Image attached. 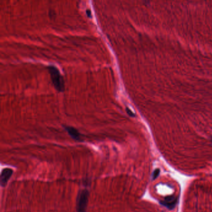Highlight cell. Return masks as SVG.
I'll list each match as a JSON object with an SVG mask.
<instances>
[{
    "instance_id": "obj_5",
    "label": "cell",
    "mask_w": 212,
    "mask_h": 212,
    "mask_svg": "<svg viewBox=\"0 0 212 212\" xmlns=\"http://www.w3.org/2000/svg\"><path fill=\"white\" fill-rule=\"evenodd\" d=\"M177 201H178V199L177 198V197L170 196L165 198L164 200L161 202V204L165 206V207L168 208L169 209L172 210L176 207Z\"/></svg>"
},
{
    "instance_id": "obj_3",
    "label": "cell",
    "mask_w": 212,
    "mask_h": 212,
    "mask_svg": "<svg viewBox=\"0 0 212 212\" xmlns=\"http://www.w3.org/2000/svg\"><path fill=\"white\" fill-rule=\"evenodd\" d=\"M65 130L67 131L69 134L70 136V137L72 138L73 140H74L75 141H78V142H81L84 141L81 136V134L78 132V131L77 129L73 128L72 126H64Z\"/></svg>"
},
{
    "instance_id": "obj_6",
    "label": "cell",
    "mask_w": 212,
    "mask_h": 212,
    "mask_svg": "<svg viewBox=\"0 0 212 212\" xmlns=\"http://www.w3.org/2000/svg\"><path fill=\"white\" fill-rule=\"evenodd\" d=\"M160 174V170L159 169H155L153 173H152V180H154L157 177H158L159 176V175Z\"/></svg>"
},
{
    "instance_id": "obj_4",
    "label": "cell",
    "mask_w": 212,
    "mask_h": 212,
    "mask_svg": "<svg viewBox=\"0 0 212 212\" xmlns=\"http://www.w3.org/2000/svg\"><path fill=\"white\" fill-rule=\"evenodd\" d=\"M13 171L10 168H5L3 169L1 174V186L5 187L13 175Z\"/></svg>"
},
{
    "instance_id": "obj_7",
    "label": "cell",
    "mask_w": 212,
    "mask_h": 212,
    "mask_svg": "<svg viewBox=\"0 0 212 212\" xmlns=\"http://www.w3.org/2000/svg\"><path fill=\"white\" fill-rule=\"evenodd\" d=\"M126 112L128 113V114L129 115H130V116H132V117L135 116V115L131 111V110H130V109L128 108H126Z\"/></svg>"
},
{
    "instance_id": "obj_9",
    "label": "cell",
    "mask_w": 212,
    "mask_h": 212,
    "mask_svg": "<svg viewBox=\"0 0 212 212\" xmlns=\"http://www.w3.org/2000/svg\"><path fill=\"white\" fill-rule=\"evenodd\" d=\"M211 142H212V138H211Z\"/></svg>"
},
{
    "instance_id": "obj_8",
    "label": "cell",
    "mask_w": 212,
    "mask_h": 212,
    "mask_svg": "<svg viewBox=\"0 0 212 212\" xmlns=\"http://www.w3.org/2000/svg\"><path fill=\"white\" fill-rule=\"evenodd\" d=\"M87 14H88V17H91V11H90V10H87Z\"/></svg>"
},
{
    "instance_id": "obj_2",
    "label": "cell",
    "mask_w": 212,
    "mask_h": 212,
    "mask_svg": "<svg viewBox=\"0 0 212 212\" xmlns=\"http://www.w3.org/2000/svg\"><path fill=\"white\" fill-rule=\"evenodd\" d=\"M89 192L87 189H81L78 192L77 198V212H87L88 203Z\"/></svg>"
},
{
    "instance_id": "obj_1",
    "label": "cell",
    "mask_w": 212,
    "mask_h": 212,
    "mask_svg": "<svg viewBox=\"0 0 212 212\" xmlns=\"http://www.w3.org/2000/svg\"><path fill=\"white\" fill-rule=\"evenodd\" d=\"M48 69L55 88L59 92L63 91L65 90V83L58 69L54 66H50L48 67Z\"/></svg>"
}]
</instances>
